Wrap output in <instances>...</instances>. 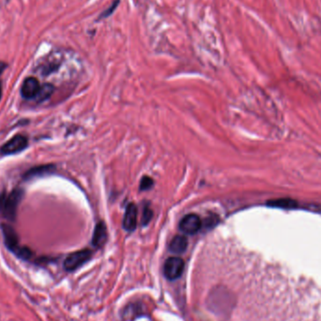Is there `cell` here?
I'll return each instance as SVG.
<instances>
[{
    "label": "cell",
    "instance_id": "cell-13",
    "mask_svg": "<svg viewBox=\"0 0 321 321\" xmlns=\"http://www.w3.org/2000/svg\"><path fill=\"white\" fill-rule=\"evenodd\" d=\"M269 205L272 207H278V208H293L296 206V202L291 200V199H278V200H272L269 202Z\"/></svg>",
    "mask_w": 321,
    "mask_h": 321
},
{
    "label": "cell",
    "instance_id": "cell-3",
    "mask_svg": "<svg viewBox=\"0 0 321 321\" xmlns=\"http://www.w3.org/2000/svg\"><path fill=\"white\" fill-rule=\"evenodd\" d=\"M184 270V261L180 258L172 256L166 261L164 266V273L168 280L179 279Z\"/></svg>",
    "mask_w": 321,
    "mask_h": 321
},
{
    "label": "cell",
    "instance_id": "cell-7",
    "mask_svg": "<svg viewBox=\"0 0 321 321\" xmlns=\"http://www.w3.org/2000/svg\"><path fill=\"white\" fill-rule=\"evenodd\" d=\"M41 87L39 81L34 77L26 78L21 88V94L25 99H34Z\"/></svg>",
    "mask_w": 321,
    "mask_h": 321
},
{
    "label": "cell",
    "instance_id": "cell-17",
    "mask_svg": "<svg viewBox=\"0 0 321 321\" xmlns=\"http://www.w3.org/2000/svg\"><path fill=\"white\" fill-rule=\"evenodd\" d=\"M7 68L6 63L4 62H0V74H2V72Z\"/></svg>",
    "mask_w": 321,
    "mask_h": 321
},
{
    "label": "cell",
    "instance_id": "cell-8",
    "mask_svg": "<svg viewBox=\"0 0 321 321\" xmlns=\"http://www.w3.org/2000/svg\"><path fill=\"white\" fill-rule=\"evenodd\" d=\"M137 226V209L134 203L128 205L123 218V228L126 231L132 232Z\"/></svg>",
    "mask_w": 321,
    "mask_h": 321
},
{
    "label": "cell",
    "instance_id": "cell-2",
    "mask_svg": "<svg viewBox=\"0 0 321 321\" xmlns=\"http://www.w3.org/2000/svg\"><path fill=\"white\" fill-rule=\"evenodd\" d=\"M91 258L90 250H81L69 254L64 261V268L66 271L72 272L85 264Z\"/></svg>",
    "mask_w": 321,
    "mask_h": 321
},
{
    "label": "cell",
    "instance_id": "cell-12",
    "mask_svg": "<svg viewBox=\"0 0 321 321\" xmlns=\"http://www.w3.org/2000/svg\"><path fill=\"white\" fill-rule=\"evenodd\" d=\"M55 90V87L51 84H44L43 86H41L39 91H38L36 97L34 100H36L37 102H44L45 100L48 99L51 97V95L53 94Z\"/></svg>",
    "mask_w": 321,
    "mask_h": 321
},
{
    "label": "cell",
    "instance_id": "cell-11",
    "mask_svg": "<svg viewBox=\"0 0 321 321\" xmlns=\"http://www.w3.org/2000/svg\"><path fill=\"white\" fill-rule=\"evenodd\" d=\"M54 170H55V167L53 165H45V166L33 167L25 174V179H33V178L41 177V176H44L46 174H50Z\"/></svg>",
    "mask_w": 321,
    "mask_h": 321
},
{
    "label": "cell",
    "instance_id": "cell-18",
    "mask_svg": "<svg viewBox=\"0 0 321 321\" xmlns=\"http://www.w3.org/2000/svg\"><path fill=\"white\" fill-rule=\"evenodd\" d=\"M1 97H2V83L0 81V100H1Z\"/></svg>",
    "mask_w": 321,
    "mask_h": 321
},
{
    "label": "cell",
    "instance_id": "cell-9",
    "mask_svg": "<svg viewBox=\"0 0 321 321\" xmlns=\"http://www.w3.org/2000/svg\"><path fill=\"white\" fill-rule=\"evenodd\" d=\"M107 240V229L104 222H99L93 233L92 244L95 247H102Z\"/></svg>",
    "mask_w": 321,
    "mask_h": 321
},
{
    "label": "cell",
    "instance_id": "cell-16",
    "mask_svg": "<svg viewBox=\"0 0 321 321\" xmlns=\"http://www.w3.org/2000/svg\"><path fill=\"white\" fill-rule=\"evenodd\" d=\"M153 185V179L149 177H144L140 183V190H148Z\"/></svg>",
    "mask_w": 321,
    "mask_h": 321
},
{
    "label": "cell",
    "instance_id": "cell-5",
    "mask_svg": "<svg viewBox=\"0 0 321 321\" xmlns=\"http://www.w3.org/2000/svg\"><path fill=\"white\" fill-rule=\"evenodd\" d=\"M27 147V139L24 136H15L1 148L3 154H14L24 150Z\"/></svg>",
    "mask_w": 321,
    "mask_h": 321
},
{
    "label": "cell",
    "instance_id": "cell-6",
    "mask_svg": "<svg viewBox=\"0 0 321 321\" xmlns=\"http://www.w3.org/2000/svg\"><path fill=\"white\" fill-rule=\"evenodd\" d=\"M1 229H2V232L4 235L7 247L9 248L10 250H12L13 252L16 253V251L20 247L18 246V237H17L15 230L7 223H2Z\"/></svg>",
    "mask_w": 321,
    "mask_h": 321
},
{
    "label": "cell",
    "instance_id": "cell-10",
    "mask_svg": "<svg viewBox=\"0 0 321 321\" xmlns=\"http://www.w3.org/2000/svg\"><path fill=\"white\" fill-rule=\"evenodd\" d=\"M188 247V240L184 236H176L169 244V250L171 253H182Z\"/></svg>",
    "mask_w": 321,
    "mask_h": 321
},
{
    "label": "cell",
    "instance_id": "cell-4",
    "mask_svg": "<svg viewBox=\"0 0 321 321\" xmlns=\"http://www.w3.org/2000/svg\"><path fill=\"white\" fill-rule=\"evenodd\" d=\"M202 227V221L196 214H188L182 218L179 222V229L187 235H194L198 233Z\"/></svg>",
    "mask_w": 321,
    "mask_h": 321
},
{
    "label": "cell",
    "instance_id": "cell-14",
    "mask_svg": "<svg viewBox=\"0 0 321 321\" xmlns=\"http://www.w3.org/2000/svg\"><path fill=\"white\" fill-rule=\"evenodd\" d=\"M119 4V0H117V1H114V3L112 4L111 6L108 7V9H106L104 13H102L101 15H100L99 19H104L106 18V17H108V16H110L113 12L117 9V5Z\"/></svg>",
    "mask_w": 321,
    "mask_h": 321
},
{
    "label": "cell",
    "instance_id": "cell-1",
    "mask_svg": "<svg viewBox=\"0 0 321 321\" xmlns=\"http://www.w3.org/2000/svg\"><path fill=\"white\" fill-rule=\"evenodd\" d=\"M23 191L19 189L10 194H4L0 198V211L2 215L10 221L15 220L19 203L22 199Z\"/></svg>",
    "mask_w": 321,
    "mask_h": 321
},
{
    "label": "cell",
    "instance_id": "cell-15",
    "mask_svg": "<svg viewBox=\"0 0 321 321\" xmlns=\"http://www.w3.org/2000/svg\"><path fill=\"white\" fill-rule=\"evenodd\" d=\"M151 218H152V210L151 209L149 208V207H145L144 208V211H143V215H142V223L145 226V224H148L149 221L151 220Z\"/></svg>",
    "mask_w": 321,
    "mask_h": 321
}]
</instances>
